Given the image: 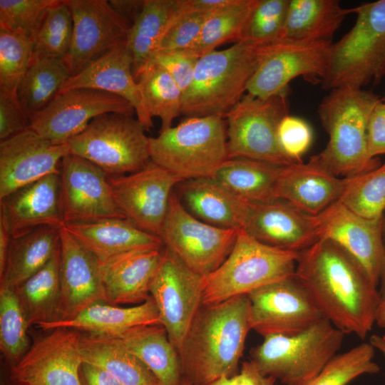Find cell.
<instances>
[{
	"instance_id": "cell-1",
	"label": "cell",
	"mask_w": 385,
	"mask_h": 385,
	"mask_svg": "<svg viewBox=\"0 0 385 385\" xmlns=\"http://www.w3.org/2000/svg\"><path fill=\"white\" fill-rule=\"evenodd\" d=\"M295 277L338 329L362 339L372 329L379 299L377 285L337 244L322 237L300 251Z\"/></svg>"
},
{
	"instance_id": "cell-2",
	"label": "cell",
	"mask_w": 385,
	"mask_h": 385,
	"mask_svg": "<svg viewBox=\"0 0 385 385\" xmlns=\"http://www.w3.org/2000/svg\"><path fill=\"white\" fill-rule=\"evenodd\" d=\"M247 294L202 304L179 351L183 377L206 385L237 374L251 330Z\"/></svg>"
},
{
	"instance_id": "cell-3",
	"label": "cell",
	"mask_w": 385,
	"mask_h": 385,
	"mask_svg": "<svg viewBox=\"0 0 385 385\" xmlns=\"http://www.w3.org/2000/svg\"><path fill=\"white\" fill-rule=\"evenodd\" d=\"M283 41L245 39L199 57L193 81L183 93L182 114L225 118L245 96L264 61Z\"/></svg>"
},
{
	"instance_id": "cell-4",
	"label": "cell",
	"mask_w": 385,
	"mask_h": 385,
	"mask_svg": "<svg viewBox=\"0 0 385 385\" xmlns=\"http://www.w3.org/2000/svg\"><path fill=\"white\" fill-rule=\"evenodd\" d=\"M380 100L371 91L346 86L331 90L319 103L317 113L329 141L317 155L334 175L349 178L379 165L377 158L368 155L366 133Z\"/></svg>"
},
{
	"instance_id": "cell-5",
	"label": "cell",
	"mask_w": 385,
	"mask_h": 385,
	"mask_svg": "<svg viewBox=\"0 0 385 385\" xmlns=\"http://www.w3.org/2000/svg\"><path fill=\"white\" fill-rule=\"evenodd\" d=\"M299 252L265 245L239 230L233 248L215 271L203 277L202 304L222 302L295 274Z\"/></svg>"
},
{
	"instance_id": "cell-6",
	"label": "cell",
	"mask_w": 385,
	"mask_h": 385,
	"mask_svg": "<svg viewBox=\"0 0 385 385\" xmlns=\"http://www.w3.org/2000/svg\"><path fill=\"white\" fill-rule=\"evenodd\" d=\"M227 140L224 118L189 117L149 138L150 160L183 181L210 178L228 159Z\"/></svg>"
},
{
	"instance_id": "cell-7",
	"label": "cell",
	"mask_w": 385,
	"mask_h": 385,
	"mask_svg": "<svg viewBox=\"0 0 385 385\" xmlns=\"http://www.w3.org/2000/svg\"><path fill=\"white\" fill-rule=\"evenodd\" d=\"M354 25L337 42L332 43L324 90L341 86L362 88L378 84L385 76V0L353 8Z\"/></svg>"
},
{
	"instance_id": "cell-8",
	"label": "cell",
	"mask_w": 385,
	"mask_h": 385,
	"mask_svg": "<svg viewBox=\"0 0 385 385\" xmlns=\"http://www.w3.org/2000/svg\"><path fill=\"white\" fill-rule=\"evenodd\" d=\"M344 334L324 318L296 334L264 337L250 350V361L265 376L285 385H302L337 354Z\"/></svg>"
},
{
	"instance_id": "cell-9",
	"label": "cell",
	"mask_w": 385,
	"mask_h": 385,
	"mask_svg": "<svg viewBox=\"0 0 385 385\" xmlns=\"http://www.w3.org/2000/svg\"><path fill=\"white\" fill-rule=\"evenodd\" d=\"M132 115L106 113L92 120L66 143L69 154L83 158L108 175L137 172L150 162L149 138Z\"/></svg>"
},
{
	"instance_id": "cell-10",
	"label": "cell",
	"mask_w": 385,
	"mask_h": 385,
	"mask_svg": "<svg viewBox=\"0 0 385 385\" xmlns=\"http://www.w3.org/2000/svg\"><path fill=\"white\" fill-rule=\"evenodd\" d=\"M288 91L267 98L249 93L226 115L228 158H248L287 166L298 163L281 150L278 125L289 115Z\"/></svg>"
},
{
	"instance_id": "cell-11",
	"label": "cell",
	"mask_w": 385,
	"mask_h": 385,
	"mask_svg": "<svg viewBox=\"0 0 385 385\" xmlns=\"http://www.w3.org/2000/svg\"><path fill=\"white\" fill-rule=\"evenodd\" d=\"M238 230L215 227L190 214L173 190L159 237L190 270L205 277L231 252Z\"/></svg>"
},
{
	"instance_id": "cell-12",
	"label": "cell",
	"mask_w": 385,
	"mask_h": 385,
	"mask_svg": "<svg viewBox=\"0 0 385 385\" xmlns=\"http://www.w3.org/2000/svg\"><path fill=\"white\" fill-rule=\"evenodd\" d=\"M45 332L16 364L9 366L3 385H82V332L63 327Z\"/></svg>"
},
{
	"instance_id": "cell-13",
	"label": "cell",
	"mask_w": 385,
	"mask_h": 385,
	"mask_svg": "<svg viewBox=\"0 0 385 385\" xmlns=\"http://www.w3.org/2000/svg\"><path fill=\"white\" fill-rule=\"evenodd\" d=\"M247 296L251 329L263 337L296 334L325 318L295 274L259 288Z\"/></svg>"
},
{
	"instance_id": "cell-14",
	"label": "cell",
	"mask_w": 385,
	"mask_h": 385,
	"mask_svg": "<svg viewBox=\"0 0 385 385\" xmlns=\"http://www.w3.org/2000/svg\"><path fill=\"white\" fill-rule=\"evenodd\" d=\"M203 277L187 267L164 247L150 296L171 343L180 350L189 329L202 305Z\"/></svg>"
},
{
	"instance_id": "cell-15",
	"label": "cell",
	"mask_w": 385,
	"mask_h": 385,
	"mask_svg": "<svg viewBox=\"0 0 385 385\" xmlns=\"http://www.w3.org/2000/svg\"><path fill=\"white\" fill-rule=\"evenodd\" d=\"M111 113L135 115L133 106L117 95L93 88L71 89L32 115L29 128L53 143L64 144L95 118Z\"/></svg>"
},
{
	"instance_id": "cell-16",
	"label": "cell",
	"mask_w": 385,
	"mask_h": 385,
	"mask_svg": "<svg viewBox=\"0 0 385 385\" xmlns=\"http://www.w3.org/2000/svg\"><path fill=\"white\" fill-rule=\"evenodd\" d=\"M113 200L125 219L141 230L160 235L171 195L181 181L151 160L127 175H108Z\"/></svg>"
},
{
	"instance_id": "cell-17",
	"label": "cell",
	"mask_w": 385,
	"mask_h": 385,
	"mask_svg": "<svg viewBox=\"0 0 385 385\" xmlns=\"http://www.w3.org/2000/svg\"><path fill=\"white\" fill-rule=\"evenodd\" d=\"M59 195L64 224L125 218L113 200L108 175L80 156L68 154L63 158Z\"/></svg>"
},
{
	"instance_id": "cell-18",
	"label": "cell",
	"mask_w": 385,
	"mask_h": 385,
	"mask_svg": "<svg viewBox=\"0 0 385 385\" xmlns=\"http://www.w3.org/2000/svg\"><path fill=\"white\" fill-rule=\"evenodd\" d=\"M73 17V36L63 61L71 76L124 42L131 24L106 0H66Z\"/></svg>"
},
{
	"instance_id": "cell-19",
	"label": "cell",
	"mask_w": 385,
	"mask_h": 385,
	"mask_svg": "<svg viewBox=\"0 0 385 385\" xmlns=\"http://www.w3.org/2000/svg\"><path fill=\"white\" fill-rule=\"evenodd\" d=\"M332 44V41L284 40L257 71L247 93L267 98L288 91L289 83L297 77L321 83L327 73Z\"/></svg>"
},
{
	"instance_id": "cell-20",
	"label": "cell",
	"mask_w": 385,
	"mask_h": 385,
	"mask_svg": "<svg viewBox=\"0 0 385 385\" xmlns=\"http://www.w3.org/2000/svg\"><path fill=\"white\" fill-rule=\"evenodd\" d=\"M69 154L67 143L55 144L29 128L0 140V200L49 174L59 173Z\"/></svg>"
},
{
	"instance_id": "cell-21",
	"label": "cell",
	"mask_w": 385,
	"mask_h": 385,
	"mask_svg": "<svg viewBox=\"0 0 385 385\" xmlns=\"http://www.w3.org/2000/svg\"><path fill=\"white\" fill-rule=\"evenodd\" d=\"M314 216L321 238L331 240L355 258L378 286L385 263L381 218L364 217L339 200Z\"/></svg>"
},
{
	"instance_id": "cell-22",
	"label": "cell",
	"mask_w": 385,
	"mask_h": 385,
	"mask_svg": "<svg viewBox=\"0 0 385 385\" xmlns=\"http://www.w3.org/2000/svg\"><path fill=\"white\" fill-rule=\"evenodd\" d=\"M242 230L265 245L295 252L321 238L314 215L279 199L247 202Z\"/></svg>"
},
{
	"instance_id": "cell-23",
	"label": "cell",
	"mask_w": 385,
	"mask_h": 385,
	"mask_svg": "<svg viewBox=\"0 0 385 385\" xmlns=\"http://www.w3.org/2000/svg\"><path fill=\"white\" fill-rule=\"evenodd\" d=\"M60 237L59 320H68L96 302H106V297L97 259L63 225Z\"/></svg>"
},
{
	"instance_id": "cell-24",
	"label": "cell",
	"mask_w": 385,
	"mask_h": 385,
	"mask_svg": "<svg viewBox=\"0 0 385 385\" xmlns=\"http://www.w3.org/2000/svg\"><path fill=\"white\" fill-rule=\"evenodd\" d=\"M132 66V58L125 41L70 77L59 93L75 88H93L117 95L133 106L136 118L149 130L153 127V118L146 109Z\"/></svg>"
},
{
	"instance_id": "cell-25",
	"label": "cell",
	"mask_w": 385,
	"mask_h": 385,
	"mask_svg": "<svg viewBox=\"0 0 385 385\" xmlns=\"http://www.w3.org/2000/svg\"><path fill=\"white\" fill-rule=\"evenodd\" d=\"M345 185V178L332 174L317 155H313L307 163L283 167L275 184L274 197L317 215L340 199Z\"/></svg>"
},
{
	"instance_id": "cell-26",
	"label": "cell",
	"mask_w": 385,
	"mask_h": 385,
	"mask_svg": "<svg viewBox=\"0 0 385 385\" xmlns=\"http://www.w3.org/2000/svg\"><path fill=\"white\" fill-rule=\"evenodd\" d=\"M163 251L164 247L139 250L98 261L106 302L139 304L150 299Z\"/></svg>"
},
{
	"instance_id": "cell-27",
	"label": "cell",
	"mask_w": 385,
	"mask_h": 385,
	"mask_svg": "<svg viewBox=\"0 0 385 385\" xmlns=\"http://www.w3.org/2000/svg\"><path fill=\"white\" fill-rule=\"evenodd\" d=\"M59 173L26 185L0 200L12 238L42 226L60 229L63 225L59 195Z\"/></svg>"
},
{
	"instance_id": "cell-28",
	"label": "cell",
	"mask_w": 385,
	"mask_h": 385,
	"mask_svg": "<svg viewBox=\"0 0 385 385\" xmlns=\"http://www.w3.org/2000/svg\"><path fill=\"white\" fill-rule=\"evenodd\" d=\"M63 226L98 261L135 250L164 247L158 236L141 230L125 218L70 222Z\"/></svg>"
},
{
	"instance_id": "cell-29",
	"label": "cell",
	"mask_w": 385,
	"mask_h": 385,
	"mask_svg": "<svg viewBox=\"0 0 385 385\" xmlns=\"http://www.w3.org/2000/svg\"><path fill=\"white\" fill-rule=\"evenodd\" d=\"M175 189L184 207L200 220L218 227L242 230L247 202L212 178L183 180Z\"/></svg>"
},
{
	"instance_id": "cell-30",
	"label": "cell",
	"mask_w": 385,
	"mask_h": 385,
	"mask_svg": "<svg viewBox=\"0 0 385 385\" xmlns=\"http://www.w3.org/2000/svg\"><path fill=\"white\" fill-rule=\"evenodd\" d=\"M151 324H161L157 306L152 298L130 307L98 302L71 319L59 320L38 327L43 331L63 327L81 332L114 335L134 327Z\"/></svg>"
},
{
	"instance_id": "cell-31",
	"label": "cell",
	"mask_w": 385,
	"mask_h": 385,
	"mask_svg": "<svg viewBox=\"0 0 385 385\" xmlns=\"http://www.w3.org/2000/svg\"><path fill=\"white\" fill-rule=\"evenodd\" d=\"M108 336L139 359L162 385L180 384V355L162 324L140 326Z\"/></svg>"
},
{
	"instance_id": "cell-32",
	"label": "cell",
	"mask_w": 385,
	"mask_h": 385,
	"mask_svg": "<svg viewBox=\"0 0 385 385\" xmlns=\"http://www.w3.org/2000/svg\"><path fill=\"white\" fill-rule=\"evenodd\" d=\"M185 6V0H145L142 11L130 26L125 39L135 80Z\"/></svg>"
},
{
	"instance_id": "cell-33",
	"label": "cell",
	"mask_w": 385,
	"mask_h": 385,
	"mask_svg": "<svg viewBox=\"0 0 385 385\" xmlns=\"http://www.w3.org/2000/svg\"><path fill=\"white\" fill-rule=\"evenodd\" d=\"M60 242V229L49 226L11 238L0 286L14 289L51 260Z\"/></svg>"
},
{
	"instance_id": "cell-34",
	"label": "cell",
	"mask_w": 385,
	"mask_h": 385,
	"mask_svg": "<svg viewBox=\"0 0 385 385\" xmlns=\"http://www.w3.org/2000/svg\"><path fill=\"white\" fill-rule=\"evenodd\" d=\"M337 0H289L284 39L292 41L329 42L346 15Z\"/></svg>"
},
{
	"instance_id": "cell-35",
	"label": "cell",
	"mask_w": 385,
	"mask_h": 385,
	"mask_svg": "<svg viewBox=\"0 0 385 385\" xmlns=\"http://www.w3.org/2000/svg\"><path fill=\"white\" fill-rule=\"evenodd\" d=\"M80 349L83 361L105 369L123 385H162L139 359L108 335L82 332Z\"/></svg>"
},
{
	"instance_id": "cell-36",
	"label": "cell",
	"mask_w": 385,
	"mask_h": 385,
	"mask_svg": "<svg viewBox=\"0 0 385 385\" xmlns=\"http://www.w3.org/2000/svg\"><path fill=\"white\" fill-rule=\"evenodd\" d=\"M284 166L248 158H228L210 177L247 202L276 200L274 187Z\"/></svg>"
},
{
	"instance_id": "cell-37",
	"label": "cell",
	"mask_w": 385,
	"mask_h": 385,
	"mask_svg": "<svg viewBox=\"0 0 385 385\" xmlns=\"http://www.w3.org/2000/svg\"><path fill=\"white\" fill-rule=\"evenodd\" d=\"M60 247L40 270L14 289L29 327L60 319Z\"/></svg>"
},
{
	"instance_id": "cell-38",
	"label": "cell",
	"mask_w": 385,
	"mask_h": 385,
	"mask_svg": "<svg viewBox=\"0 0 385 385\" xmlns=\"http://www.w3.org/2000/svg\"><path fill=\"white\" fill-rule=\"evenodd\" d=\"M259 0H234L213 12L205 23L195 43L186 50L200 57L227 42L245 39L250 17Z\"/></svg>"
},
{
	"instance_id": "cell-39",
	"label": "cell",
	"mask_w": 385,
	"mask_h": 385,
	"mask_svg": "<svg viewBox=\"0 0 385 385\" xmlns=\"http://www.w3.org/2000/svg\"><path fill=\"white\" fill-rule=\"evenodd\" d=\"M70 77L63 59L33 56L18 88L19 101L29 117L46 107Z\"/></svg>"
},
{
	"instance_id": "cell-40",
	"label": "cell",
	"mask_w": 385,
	"mask_h": 385,
	"mask_svg": "<svg viewBox=\"0 0 385 385\" xmlns=\"http://www.w3.org/2000/svg\"><path fill=\"white\" fill-rule=\"evenodd\" d=\"M146 109L153 118L160 119V131L172 127L173 120L182 114L183 93L164 69L148 63L135 79Z\"/></svg>"
},
{
	"instance_id": "cell-41",
	"label": "cell",
	"mask_w": 385,
	"mask_h": 385,
	"mask_svg": "<svg viewBox=\"0 0 385 385\" xmlns=\"http://www.w3.org/2000/svg\"><path fill=\"white\" fill-rule=\"evenodd\" d=\"M339 200L355 213L368 219H381L385 211V163L365 173L344 178Z\"/></svg>"
},
{
	"instance_id": "cell-42",
	"label": "cell",
	"mask_w": 385,
	"mask_h": 385,
	"mask_svg": "<svg viewBox=\"0 0 385 385\" xmlns=\"http://www.w3.org/2000/svg\"><path fill=\"white\" fill-rule=\"evenodd\" d=\"M28 328L14 289L0 286V350L9 366L16 364L29 349Z\"/></svg>"
},
{
	"instance_id": "cell-43",
	"label": "cell",
	"mask_w": 385,
	"mask_h": 385,
	"mask_svg": "<svg viewBox=\"0 0 385 385\" xmlns=\"http://www.w3.org/2000/svg\"><path fill=\"white\" fill-rule=\"evenodd\" d=\"M73 17L66 0H58L46 11L33 39L34 57L63 59L71 46Z\"/></svg>"
},
{
	"instance_id": "cell-44",
	"label": "cell",
	"mask_w": 385,
	"mask_h": 385,
	"mask_svg": "<svg viewBox=\"0 0 385 385\" xmlns=\"http://www.w3.org/2000/svg\"><path fill=\"white\" fill-rule=\"evenodd\" d=\"M374 349L369 342H364L337 354L314 378L302 385H347L363 374L377 373L379 366L374 361Z\"/></svg>"
},
{
	"instance_id": "cell-45",
	"label": "cell",
	"mask_w": 385,
	"mask_h": 385,
	"mask_svg": "<svg viewBox=\"0 0 385 385\" xmlns=\"http://www.w3.org/2000/svg\"><path fill=\"white\" fill-rule=\"evenodd\" d=\"M33 56L29 37L0 29V88L18 91Z\"/></svg>"
},
{
	"instance_id": "cell-46",
	"label": "cell",
	"mask_w": 385,
	"mask_h": 385,
	"mask_svg": "<svg viewBox=\"0 0 385 385\" xmlns=\"http://www.w3.org/2000/svg\"><path fill=\"white\" fill-rule=\"evenodd\" d=\"M58 0H0V29L32 41L47 9Z\"/></svg>"
},
{
	"instance_id": "cell-47",
	"label": "cell",
	"mask_w": 385,
	"mask_h": 385,
	"mask_svg": "<svg viewBox=\"0 0 385 385\" xmlns=\"http://www.w3.org/2000/svg\"><path fill=\"white\" fill-rule=\"evenodd\" d=\"M289 4V0H259L249 21L245 39L285 40L284 31Z\"/></svg>"
},
{
	"instance_id": "cell-48",
	"label": "cell",
	"mask_w": 385,
	"mask_h": 385,
	"mask_svg": "<svg viewBox=\"0 0 385 385\" xmlns=\"http://www.w3.org/2000/svg\"><path fill=\"white\" fill-rule=\"evenodd\" d=\"M212 13L193 9L190 0H185L183 10L168 28L156 52L188 50L197 41Z\"/></svg>"
},
{
	"instance_id": "cell-49",
	"label": "cell",
	"mask_w": 385,
	"mask_h": 385,
	"mask_svg": "<svg viewBox=\"0 0 385 385\" xmlns=\"http://www.w3.org/2000/svg\"><path fill=\"white\" fill-rule=\"evenodd\" d=\"M278 145L282 152L294 162H302L312 141V130L304 120L287 115L280 121L277 131Z\"/></svg>"
},
{
	"instance_id": "cell-50",
	"label": "cell",
	"mask_w": 385,
	"mask_h": 385,
	"mask_svg": "<svg viewBox=\"0 0 385 385\" xmlns=\"http://www.w3.org/2000/svg\"><path fill=\"white\" fill-rule=\"evenodd\" d=\"M197 61L198 57L185 50L157 51L148 63L158 66L169 73L184 93L193 81Z\"/></svg>"
},
{
	"instance_id": "cell-51",
	"label": "cell",
	"mask_w": 385,
	"mask_h": 385,
	"mask_svg": "<svg viewBox=\"0 0 385 385\" xmlns=\"http://www.w3.org/2000/svg\"><path fill=\"white\" fill-rule=\"evenodd\" d=\"M30 126V117L23 108L18 91L0 88V140Z\"/></svg>"
},
{
	"instance_id": "cell-52",
	"label": "cell",
	"mask_w": 385,
	"mask_h": 385,
	"mask_svg": "<svg viewBox=\"0 0 385 385\" xmlns=\"http://www.w3.org/2000/svg\"><path fill=\"white\" fill-rule=\"evenodd\" d=\"M367 153L370 158L385 155V103L380 100L373 109L367 125Z\"/></svg>"
},
{
	"instance_id": "cell-53",
	"label": "cell",
	"mask_w": 385,
	"mask_h": 385,
	"mask_svg": "<svg viewBox=\"0 0 385 385\" xmlns=\"http://www.w3.org/2000/svg\"><path fill=\"white\" fill-rule=\"evenodd\" d=\"M276 379L260 372L250 360L242 364L233 376L222 377L206 385H275Z\"/></svg>"
},
{
	"instance_id": "cell-54",
	"label": "cell",
	"mask_w": 385,
	"mask_h": 385,
	"mask_svg": "<svg viewBox=\"0 0 385 385\" xmlns=\"http://www.w3.org/2000/svg\"><path fill=\"white\" fill-rule=\"evenodd\" d=\"M82 385H123L105 369L83 361L80 368Z\"/></svg>"
},
{
	"instance_id": "cell-55",
	"label": "cell",
	"mask_w": 385,
	"mask_h": 385,
	"mask_svg": "<svg viewBox=\"0 0 385 385\" xmlns=\"http://www.w3.org/2000/svg\"><path fill=\"white\" fill-rule=\"evenodd\" d=\"M113 10L129 21L131 25L142 11L145 0H111L108 1Z\"/></svg>"
},
{
	"instance_id": "cell-56",
	"label": "cell",
	"mask_w": 385,
	"mask_h": 385,
	"mask_svg": "<svg viewBox=\"0 0 385 385\" xmlns=\"http://www.w3.org/2000/svg\"><path fill=\"white\" fill-rule=\"evenodd\" d=\"M11 235L3 215L0 214V275L4 271Z\"/></svg>"
},
{
	"instance_id": "cell-57",
	"label": "cell",
	"mask_w": 385,
	"mask_h": 385,
	"mask_svg": "<svg viewBox=\"0 0 385 385\" xmlns=\"http://www.w3.org/2000/svg\"><path fill=\"white\" fill-rule=\"evenodd\" d=\"M379 284V304L376 314L375 324L379 327L385 328V263L381 270Z\"/></svg>"
},
{
	"instance_id": "cell-58",
	"label": "cell",
	"mask_w": 385,
	"mask_h": 385,
	"mask_svg": "<svg viewBox=\"0 0 385 385\" xmlns=\"http://www.w3.org/2000/svg\"><path fill=\"white\" fill-rule=\"evenodd\" d=\"M234 0H190V4L193 9L214 12L233 2Z\"/></svg>"
},
{
	"instance_id": "cell-59",
	"label": "cell",
	"mask_w": 385,
	"mask_h": 385,
	"mask_svg": "<svg viewBox=\"0 0 385 385\" xmlns=\"http://www.w3.org/2000/svg\"><path fill=\"white\" fill-rule=\"evenodd\" d=\"M369 343L379 350L385 356V339L382 336L373 334L369 339Z\"/></svg>"
},
{
	"instance_id": "cell-60",
	"label": "cell",
	"mask_w": 385,
	"mask_h": 385,
	"mask_svg": "<svg viewBox=\"0 0 385 385\" xmlns=\"http://www.w3.org/2000/svg\"><path fill=\"white\" fill-rule=\"evenodd\" d=\"M381 224H382V237H383V242H384V246L385 249V211L381 217Z\"/></svg>"
},
{
	"instance_id": "cell-61",
	"label": "cell",
	"mask_w": 385,
	"mask_h": 385,
	"mask_svg": "<svg viewBox=\"0 0 385 385\" xmlns=\"http://www.w3.org/2000/svg\"><path fill=\"white\" fill-rule=\"evenodd\" d=\"M179 385H194V384H192L188 380H187L186 379L183 377V379H182V380H181Z\"/></svg>"
},
{
	"instance_id": "cell-62",
	"label": "cell",
	"mask_w": 385,
	"mask_h": 385,
	"mask_svg": "<svg viewBox=\"0 0 385 385\" xmlns=\"http://www.w3.org/2000/svg\"><path fill=\"white\" fill-rule=\"evenodd\" d=\"M382 337H383V338L385 339V334H384V336H382Z\"/></svg>"
},
{
	"instance_id": "cell-63",
	"label": "cell",
	"mask_w": 385,
	"mask_h": 385,
	"mask_svg": "<svg viewBox=\"0 0 385 385\" xmlns=\"http://www.w3.org/2000/svg\"><path fill=\"white\" fill-rule=\"evenodd\" d=\"M383 101H384V103H385V98H384V100H383Z\"/></svg>"
},
{
	"instance_id": "cell-64",
	"label": "cell",
	"mask_w": 385,
	"mask_h": 385,
	"mask_svg": "<svg viewBox=\"0 0 385 385\" xmlns=\"http://www.w3.org/2000/svg\"><path fill=\"white\" fill-rule=\"evenodd\" d=\"M384 98H385V97H384Z\"/></svg>"
}]
</instances>
